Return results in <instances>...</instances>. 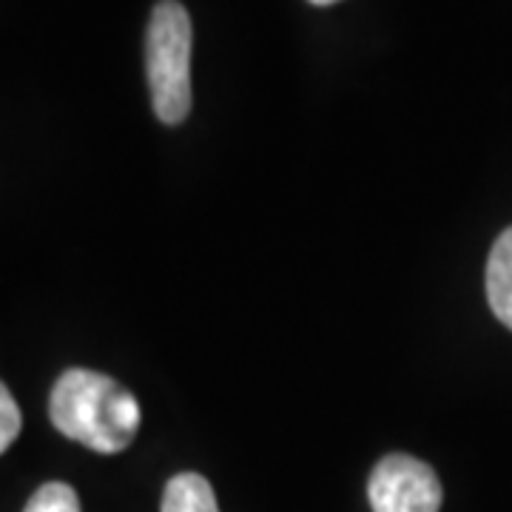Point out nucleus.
<instances>
[{
  "label": "nucleus",
  "mask_w": 512,
  "mask_h": 512,
  "mask_svg": "<svg viewBox=\"0 0 512 512\" xmlns=\"http://www.w3.org/2000/svg\"><path fill=\"white\" fill-rule=\"evenodd\" d=\"M487 299L490 308L512 330V228L495 239L487 262Z\"/></svg>",
  "instance_id": "obj_4"
},
{
  "label": "nucleus",
  "mask_w": 512,
  "mask_h": 512,
  "mask_svg": "<svg viewBox=\"0 0 512 512\" xmlns=\"http://www.w3.org/2000/svg\"><path fill=\"white\" fill-rule=\"evenodd\" d=\"M49 416L66 439L80 441L94 453H120L140 430V402L111 376L72 367L55 382Z\"/></svg>",
  "instance_id": "obj_1"
},
{
  "label": "nucleus",
  "mask_w": 512,
  "mask_h": 512,
  "mask_svg": "<svg viewBox=\"0 0 512 512\" xmlns=\"http://www.w3.org/2000/svg\"><path fill=\"white\" fill-rule=\"evenodd\" d=\"M20 407L18 402L12 399L9 387L0 382V456L12 447V441L20 436Z\"/></svg>",
  "instance_id": "obj_7"
},
{
  "label": "nucleus",
  "mask_w": 512,
  "mask_h": 512,
  "mask_svg": "<svg viewBox=\"0 0 512 512\" xmlns=\"http://www.w3.org/2000/svg\"><path fill=\"white\" fill-rule=\"evenodd\" d=\"M23 512H80V498L69 484L49 481L37 490Z\"/></svg>",
  "instance_id": "obj_6"
},
{
  "label": "nucleus",
  "mask_w": 512,
  "mask_h": 512,
  "mask_svg": "<svg viewBox=\"0 0 512 512\" xmlns=\"http://www.w3.org/2000/svg\"><path fill=\"white\" fill-rule=\"evenodd\" d=\"M313 6H330V3H339V0H311Z\"/></svg>",
  "instance_id": "obj_8"
},
{
  "label": "nucleus",
  "mask_w": 512,
  "mask_h": 512,
  "mask_svg": "<svg viewBox=\"0 0 512 512\" xmlns=\"http://www.w3.org/2000/svg\"><path fill=\"white\" fill-rule=\"evenodd\" d=\"M373 512H439L441 481L424 461L404 453L384 456L367 484Z\"/></svg>",
  "instance_id": "obj_3"
},
{
  "label": "nucleus",
  "mask_w": 512,
  "mask_h": 512,
  "mask_svg": "<svg viewBox=\"0 0 512 512\" xmlns=\"http://www.w3.org/2000/svg\"><path fill=\"white\" fill-rule=\"evenodd\" d=\"M191 18L183 3L160 0L146 32V72L154 114L165 126L191 111Z\"/></svg>",
  "instance_id": "obj_2"
},
{
  "label": "nucleus",
  "mask_w": 512,
  "mask_h": 512,
  "mask_svg": "<svg viewBox=\"0 0 512 512\" xmlns=\"http://www.w3.org/2000/svg\"><path fill=\"white\" fill-rule=\"evenodd\" d=\"M163 512H220L214 487L200 473H180L165 484Z\"/></svg>",
  "instance_id": "obj_5"
}]
</instances>
